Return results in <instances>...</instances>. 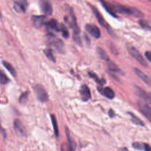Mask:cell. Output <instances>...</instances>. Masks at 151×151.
<instances>
[{
    "label": "cell",
    "instance_id": "obj_1",
    "mask_svg": "<svg viewBox=\"0 0 151 151\" xmlns=\"http://www.w3.org/2000/svg\"><path fill=\"white\" fill-rule=\"evenodd\" d=\"M101 2L106 10L114 17H117L116 15L117 13L124 15H133L137 18H141L144 16L143 14L140 11L134 8H132L118 4L109 3L105 1H101Z\"/></svg>",
    "mask_w": 151,
    "mask_h": 151
},
{
    "label": "cell",
    "instance_id": "obj_2",
    "mask_svg": "<svg viewBox=\"0 0 151 151\" xmlns=\"http://www.w3.org/2000/svg\"><path fill=\"white\" fill-rule=\"evenodd\" d=\"M47 40L48 44L52 47L58 52L63 53L65 51L64 45L63 41L59 38L57 37L53 34H49L47 35Z\"/></svg>",
    "mask_w": 151,
    "mask_h": 151
},
{
    "label": "cell",
    "instance_id": "obj_3",
    "mask_svg": "<svg viewBox=\"0 0 151 151\" xmlns=\"http://www.w3.org/2000/svg\"><path fill=\"white\" fill-rule=\"evenodd\" d=\"M127 49L131 56L137 60L139 63H140L143 67H147V64L146 60L136 48L130 44H127Z\"/></svg>",
    "mask_w": 151,
    "mask_h": 151
},
{
    "label": "cell",
    "instance_id": "obj_4",
    "mask_svg": "<svg viewBox=\"0 0 151 151\" xmlns=\"http://www.w3.org/2000/svg\"><path fill=\"white\" fill-rule=\"evenodd\" d=\"M67 11L66 14L64 16V21L68 25V26L71 28H72L73 29H76L78 27L77 25V21H76V18L75 17L74 13L73 12V10L71 8H69V9Z\"/></svg>",
    "mask_w": 151,
    "mask_h": 151
},
{
    "label": "cell",
    "instance_id": "obj_5",
    "mask_svg": "<svg viewBox=\"0 0 151 151\" xmlns=\"http://www.w3.org/2000/svg\"><path fill=\"white\" fill-rule=\"evenodd\" d=\"M34 90L37 99L41 102H45L48 100V95L45 89L40 84H36Z\"/></svg>",
    "mask_w": 151,
    "mask_h": 151
},
{
    "label": "cell",
    "instance_id": "obj_6",
    "mask_svg": "<svg viewBox=\"0 0 151 151\" xmlns=\"http://www.w3.org/2000/svg\"><path fill=\"white\" fill-rule=\"evenodd\" d=\"M137 104L142 114L150 121L151 117V109L149 105L142 100H139Z\"/></svg>",
    "mask_w": 151,
    "mask_h": 151
},
{
    "label": "cell",
    "instance_id": "obj_7",
    "mask_svg": "<svg viewBox=\"0 0 151 151\" xmlns=\"http://www.w3.org/2000/svg\"><path fill=\"white\" fill-rule=\"evenodd\" d=\"M92 10L98 21V22H99V24L103 27H104L109 32H111V28L110 27L109 25V24L106 22V21L104 20V19L103 18V16L101 15V14H100V12L97 10V9L94 7V6H91Z\"/></svg>",
    "mask_w": 151,
    "mask_h": 151
},
{
    "label": "cell",
    "instance_id": "obj_8",
    "mask_svg": "<svg viewBox=\"0 0 151 151\" xmlns=\"http://www.w3.org/2000/svg\"><path fill=\"white\" fill-rule=\"evenodd\" d=\"M14 128L18 135L21 136H26V129L22 123L19 119H15L14 121Z\"/></svg>",
    "mask_w": 151,
    "mask_h": 151
},
{
    "label": "cell",
    "instance_id": "obj_9",
    "mask_svg": "<svg viewBox=\"0 0 151 151\" xmlns=\"http://www.w3.org/2000/svg\"><path fill=\"white\" fill-rule=\"evenodd\" d=\"M86 31L93 37L96 38H100L101 35V32L97 26L91 24H88L85 27Z\"/></svg>",
    "mask_w": 151,
    "mask_h": 151
},
{
    "label": "cell",
    "instance_id": "obj_10",
    "mask_svg": "<svg viewBox=\"0 0 151 151\" xmlns=\"http://www.w3.org/2000/svg\"><path fill=\"white\" fill-rule=\"evenodd\" d=\"M80 95L82 100L84 101H87L91 99L90 90L87 85L83 84L80 87Z\"/></svg>",
    "mask_w": 151,
    "mask_h": 151
},
{
    "label": "cell",
    "instance_id": "obj_11",
    "mask_svg": "<svg viewBox=\"0 0 151 151\" xmlns=\"http://www.w3.org/2000/svg\"><path fill=\"white\" fill-rule=\"evenodd\" d=\"M40 6L42 12L47 15H50L52 13V7L51 3L47 1H41Z\"/></svg>",
    "mask_w": 151,
    "mask_h": 151
},
{
    "label": "cell",
    "instance_id": "obj_12",
    "mask_svg": "<svg viewBox=\"0 0 151 151\" xmlns=\"http://www.w3.org/2000/svg\"><path fill=\"white\" fill-rule=\"evenodd\" d=\"M46 17L44 15H34L32 17L34 25L39 28L46 23Z\"/></svg>",
    "mask_w": 151,
    "mask_h": 151
},
{
    "label": "cell",
    "instance_id": "obj_13",
    "mask_svg": "<svg viewBox=\"0 0 151 151\" xmlns=\"http://www.w3.org/2000/svg\"><path fill=\"white\" fill-rule=\"evenodd\" d=\"M27 2L25 1H15L14 2V8L17 12L19 13L25 12L27 8Z\"/></svg>",
    "mask_w": 151,
    "mask_h": 151
},
{
    "label": "cell",
    "instance_id": "obj_14",
    "mask_svg": "<svg viewBox=\"0 0 151 151\" xmlns=\"http://www.w3.org/2000/svg\"><path fill=\"white\" fill-rule=\"evenodd\" d=\"M98 90L102 95H103L107 99H112L114 97V92L109 87H99L98 88Z\"/></svg>",
    "mask_w": 151,
    "mask_h": 151
},
{
    "label": "cell",
    "instance_id": "obj_15",
    "mask_svg": "<svg viewBox=\"0 0 151 151\" xmlns=\"http://www.w3.org/2000/svg\"><path fill=\"white\" fill-rule=\"evenodd\" d=\"M45 24L46 25V27L48 29L55 32H60L61 24H59L57 20L52 19L47 22Z\"/></svg>",
    "mask_w": 151,
    "mask_h": 151
},
{
    "label": "cell",
    "instance_id": "obj_16",
    "mask_svg": "<svg viewBox=\"0 0 151 151\" xmlns=\"http://www.w3.org/2000/svg\"><path fill=\"white\" fill-rule=\"evenodd\" d=\"M134 72L136 74V75L145 83H146L147 85L150 86V78L148 77L147 75H146L145 73L142 71L140 70H139L137 68H134Z\"/></svg>",
    "mask_w": 151,
    "mask_h": 151
},
{
    "label": "cell",
    "instance_id": "obj_17",
    "mask_svg": "<svg viewBox=\"0 0 151 151\" xmlns=\"http://www.w3.org/2000/svg\"><path fill=\"white\" fill-rule=\"evenodd\" d=\"M132 146L134 148H135L136 149L144 150L145 151H150V150H151L149 145H148L147 143L134 142L132 144Z\"/></svg>",
    "mask_w": 151,
    "mask_h": 151
},
{
    "label": "cell",
    "instance_id": "obj_18",
    "mask_svg": "<svg viewBox=\"0 0 151 151\" xmlns=\"http://www.w3.org/2000/svg\"><path fill=\"white\" fill-rule=\"evenodd\" d=\"M136 93L137 94V95L140 98H142V99H143L146 101H148L149 102H150V96H149V95L146 92H145L143 90H142L140 88L137 87L136 89Z\"/></svg>",
    "mask_w": 151,
    "mask_h": 151
},
{
    "label": "cell",
    "instance_id": "obj_19",
    "mask_svg": "<svg viewBox=\"0 0 151 151\" xmlns=\"http://www.w3.org/2000/svg\"><path fill=\"white\" fill-rule=\"evenodd\" d=\"M65 133H66V136L68 139V145L70 146V147L74 151L76 147V144L75 141L74 140V139L72 138L70 134V132L68 129L67 127H65Z\"/></svg>",
    "mask_w": 151,
    "mask_h": 151
},
{
    "label": "cell",
    "instance_id": "obj_20",
    "mask_svg": "<svg viewBox=\"0 0 151 151\" xmlns=\"http://www.w3.org/2000/svg\"><path fill=\"white\" fill-rule=\"evenodd\" d=\"M107 62V65L109 70L111 72H114L117 73H122L121 70L119 68V67L113 61L109 60Z\"/></svg>",
    "mask_w": 151,
    "mask_h": 151
},
{
    "label": "cell",
    "instance_id": "obj_21",
    "mask_svg": "<svg viewBox=\"0 0 151 151\" xmlns=\"http://www.w3.org/2000/svg\"><path fill=\"white\" fill-rule=\"evenodd\" d=\"M88 75H89V76L91 77V78H92L93 79H94V81L97 83V84H99L100 86H103V84H104L105 83H106V81H105V80L104 79H100V78H99V77H98V76L95 74V73H93V72H91V71H90V72H88Z\"/></svg>",
    "mask_w": 151,
    "mask_h": 151
},
{
    "label": "cell",
    "instance_id": "obj_22",
    "mask_svg": "<svg viewBox=\"0 0 151 151\" xmlns=\"http://www.w3.org/2000/svg\"><path fill=\"white\" fill-rule=\"evenodd\" d=\"M2 64L4 65V66L8 70V71L13 76H16L17 75V72L15 71V69L14 68V67L8 62L6 61H2Z\"/></svg>",
    "mask_w": 151,
    "mask_h": 151
},
{
    "label": "cell",
    "instance_id": "obj_23",
    "mask_svg": "<svg viewBox=\"0 0 151 151\" xmlns=\"http://www.w3.org/2000/svg\"><path fill=\"white\" fill-rule=\"evenodd\" d=\"M51 122H52V126H53V128H54V130L55 136L58 137V134H59V130H58L57 122L55 115L54 114H51Z\"/></svg>",
    "mask_w": 151,
    "mask_h": 151
},
{
    "label": "cell",
    "instance_id": "obj_24",
    "mask_svg": "<svg viewBox=\"0 0 151 151\" xmlns=\"http://www.w3.org/2000/svg\"><path fill=\"white\" fill-rule=\"evenodd\" d=\"M128 114L130 115L133 123H134V124H136L137 125H140V126H144L145 125L144 123L140 119H139L136 115H134L133 113L128 112Z\"/></svg>",
    "mask_w": 151,
    "mask_h": 151
},
{
    "label": "cell",
    "instance_id": "obj_25",
    "mask_svg": "<svg viewBox=\"0 0 151 151\" xmlns=\"http://www.w3.org/2000/svg\"><path fill=\"white\" fill-rule=\"evenodd\" d=\"M97 53L99 54V55H100V57L103 60H104L106 61H108L109 60H110L108 55L106 54V52L101 47H97Z\"/></svg>",
    "mask_w": 151,
    "mask_h": 151
},
{
    "label": "cell",
    "instance_id": "obj_26",
    "mask_svg": "<svg viewBox=\"0 0 151 151\" xmlns=\"http://www.w3.org/2000/svg\"><path fill=\"white\" fill-rule=\"evenodd\" d=\"M44 52L47 56V57L51 61L55 62V58L52 54V50L51 48H46L44 50Z\"/></svg>",
    "mask_w": 151,
    "mask_h": 151
},
{
    "label": "cell",
    "instance_id": "obj_27",
    "mask_svg": "<svg viewBox=\"0 0 151 151\" xmlns=\"http://www.w3.org/2000/svg\"><path fill=\"white\" fill-rule=\"evenodd\" d=\"M9 81L8 77L4 71L0 70V84H5Z\"/></svg>",
    "mask_w": 151,
    "mask_h": 151
},
{
    "label": "cell",
    "instance_id": "obj_28",
    "mask_svg": "<svg viewBox=\"0 0 151 151\" xmlns=\"http://www.w3.org/2000/svg\"><path fill=\"white\" fill-rule=\"evenodd\" d=\"M139 25L143 28L146 29H150V22L148 20L146 19H141L139 21Z\"/></svg>",
    "mask_w": 151,
    "mask_h": 151
},
{
    "label": "cell",
    "instance_id": "obj_29",
    "mask_svg": "<svg viewBox=\"0 0 151 151\" xmlns=\"http://www.w3.org/2000/svg\"><path fill=\"white\" fill-rule=\"evenodd\" d=\"M60 32H61L62 34V35L65 38H67L68 37H69V32L67 28V27L63 24H61V26H60Z\"/></svg>",
    "mask_w": 151,
    "mask_h": 151
},
{
    "label": "cell",
    "instance_id": "obj_30",
    "mask_svg": "<svg viewBox=\"0 0 151 151\" xmlns=\"http://www.w3.org/2000/svg\"><path fill=\"white\" fill-rule=\"evenodd\" d=\"M28 91H25V92L23 93L20 96L19 99V101L21 104H23L26 102V101L27 100V99H28Z\"/></svg>",
    "mask_w": 151,
    "mask_h": 151
},
{
    "label": "cell",
    "instance_id": "obj_31",
    "mask_svg": "<svg viewBox=\"0 0 151 151\" xmlns=\"http://www.w3.org/2000/svg\"><path fill=\"white\" fill-rule=\"evenodd\" d=\"M61 151H74L68 143H63L61 146Z\"/></svg>",
    "mask_w": 151,
    "mask_h": 151
},
{
    "label": "cell",
    "instance_id": "obj_32",
    "mask_svg": "<svg viewBox=\"0 0 151 151\" xmlns=\"http://www.w3.org/2000/svg\"><path fill=\"white\" fill-rule=\"evenodd\" d=\"M73 40H74L75 42L78 45H81V40L79 36V34H73Z\"/></svg>",
    "mask_w": 151,
    "mask_h": 151
},
{
    "label": "cell",
    "instance_id": "obj_33",
    "mask_svg": "<svg viewBox=\"0 0 151 151\" xmlns=\"http://www.w3.org/2000/svg\"><path fill=\"white\" fill-rule=\"evenodd\" d=\"M145 55L146 58L147 59V60L149 61H151V52L149 51H147L145 53Z\"/></svg>",
    "mask_w": 151,
    "mask_h": 151
},
{
    "label": "cell",
    "instance_id": "obj_34",
    "mask_svg": "<svg viewBox=\"0 0 151 151\" xmlns=\"http://www.w3.org/2000/svg\"><path fill=\"white\" fill-rule=\"evenodd\" d=\"M109 115L110 117H113L114 116V112L113 111L112 109H110L109 111Z\"/></svg>",
    "mask_w": 151,
    "mask_h": 151
},
{
    "label": "cell",
    "instance_id": "obj_35",
    "mask_svg": "<svg viewBox=\"0 0 151 151\" xmlns=\"http://www.w3.org/2000/svg\"><path fill=\"white\" fill-rule=\"evenodd\" d=\"M2 135V136H4L5 137V136H6V134H5V132H4V130H3V129L1 127V124H0V135Z\"/></svg>",
    "mask_w": 151,
    "mask_h": 151
},
{
    "label": "cell",
    "instance_id": "obj_36",
    "mask_svg": "<svg viewBox=\"0 0 151 151\" xmlns=\"http://www.w3.org/2000/svg\"><path fill=\"white\" fill-rule=\"evenodd\" d=\"M119 151H127V149L126 148V147H123V148H122L119 150Z\"/></svg>",
    "mask_w": 151,
    "mask_h": 151
}]
</instances>
